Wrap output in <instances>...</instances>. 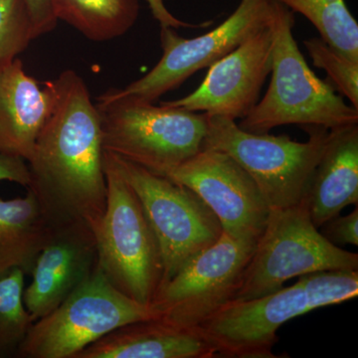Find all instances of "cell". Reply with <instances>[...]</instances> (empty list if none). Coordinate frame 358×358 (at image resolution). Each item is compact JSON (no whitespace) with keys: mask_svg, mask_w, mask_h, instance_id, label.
<instances>
[{"mask_svg":"<svg viewBox=\"0 0 358 358\" xmlns=\"http://www.w3.org/2000/svg\"><path fill=\"white\" fill-rule=\"evenodd\" d=\"M107 207L96 232L98 263L114 287L150 306L164 281L159 242L138 195L103 152Z\"/></svg>","mask_w":358,"mask_h":358,"instance_id":"6","label":"cell"},{"mask_svg":"<svg viewBox=\"0 0 358 358\" xmlns=\"http://www.w3.org/2000/svg\"><path fill=\"white\" fill-rule=\"evenodd\" d=\"M0 181H10L27 187L30 173L26 160L0 152Z\"/></svg>","mask_w":358,"mask_h":358,"instance_id":"26","label":"cell"},{"mask_svg":"<svg viewBox=\"0 0 358 358\" xmlns=\"http://www.w3.org/2000/svg\"><path fill=\"white\" fill-rule=\"evenodd\" d=\"M162 176L196 193L226 234L253 242L262 235L270 208L254 179L230 155L202 148Z\"/></svg>","mask_w":358,"mask_h":358,"instance_id":"12","label":"cell"},{"mask_svg":"<svg viewBox=\"0 0 358 358\" xmlns=\"http://www.w3.org/2000/svg\"><path fill=\"white\" fill-rule=\"evenodd\" d=\"M30 21L33 39L51 32L57 25L52 0H24Z\"/></svg>","mask_w":358,"mask_h":358,"instance_id":"25","label":"cell"},{"mask_svg":"<svg viewBox=\"0 0 358 358\" xmlns=\"http://www.w3.org/2000/svg\"><path fill=\"white\" fill-rule=\"evenodd\" d=\"M58 20L92 41L117 38L131 29L140 14L138 0H52Z\"/></svg>","mask_w":358,"mask_h":358,"instance_id":"19","label":"cell"},{"mask_svg":"<svg viewBox=\"0 0 358 358\" xmlns=\"http://www.w3.org/2000/svg\"><path fill=\"white\" fill-rule=\"evenodd\" d=\"M154 317L150 306L120 292L98 263L88 279L58 308L34 322L15 357L74 358L115 329Z\"/></svg>","mask_w":358,"mask_h":358,"instance_id":"8","label":"cell"},{"mask_svg":"<svg viewBox=\"0 0 358 358\" xmlns=\"http://www.w3.org/2000/svg\"><path fill=\"white\" fill-rule=\"evenodd\" d=\"M357 294V270L312 273L299 277L293 286L260 298L231 301L196 329L214 346L217 357L275 358L273 348L282 324Z\"/></svg>","mask_w":358,"mask_h":358,"instance_id":"2","label":"cell"},{"mask_svg":"<svg viewBox=\"0 0 358 358\" xmlns=\"http://www.w3.org/2000/svg\"><path fill=\"white\" fill-rule=\"evenodd\" d=\"M273 0H242L229 17L212 31L185 39L173 27L162 26V57L145 76L117 90L122 95L155 103L160 96L178 88L197 71L210 67L224 56L268 24Z\"/></svg>","mask_w":358,"mask_h":358,"instance_id":"11","label":"cell"},{"mask_svg":"<svg viewBox=\"0 0 358 358\" xmlns=\"http://www.w3.org/2000/svg\"><path fill=\"white\" fill-rule=\"evenodd\" d=\"M272 79L265 96L257 103L240 127L266 134L285 124L317 126L327 129L358 124V110L346 105L334 86L308 67L294 38V14L273 0Z\"/></svg>","mask_w":358,"mask_h":358,"instance_id":"3","label":"cell"},{"mask_svg":"<svg viewBox=\"0 0 358 358\" xmlns=\"http://www.w3.org/2000/svg\"><path fill=\"white\" fill-rule=\"evenodd\" d=\"M25 275L20 268L0 275V358L15 357L34 324L23 303Z\"/></svg>","mask_w":358,"mask_h":358,"instance_id":"21","label":"cell"},{"mask_svg":"<svg viewBox=\"0 0 358 358\" xmlns=\"http://www.w3.org/2000/svg\"><path fill=\"white\" fill-rule=\"evenodd\" d=\"M301 128L308 134L306 143L287 136L249 133L233 120L208 115L202 148L225 152L236 160L254 179L270 210L289 208L305 199L331 131L317 126Z\"/></svg>","mask_w":358,"mask_h":358,"instance_id":"5","label":"cell"},{"mask_svg":"<svg viewBox=\"0 0 358 358\" xmlns=\"http://www.w3.org/2000/svg\"><path fill=\"white\" fill-rule=\"evenodd\" d=\"M98 266L96 234L82 224L52 227L23 292V303L34 322L58 308Z\"/></svg>","mask_w":358,"mask_h":358,"instance_id":"14","label":"cell"},{"mask_svg":"<svg viewBox=\"0 0 358 358\" xmlns=\"http://www.w3.org/2000/svg\"><path fill=\"white\" fill-rule=\"evenodd\" d=\"M215 348L197 329L159 319L131 322L106 334L74 358H213Z\"/></svg>","mask_w":358,"mask_h":358,"instance_id":"16","label":"cell"},{"mask_svg":"<svg viewBox=\"0 0 358 358\" xmlns=\"http://www.w3.org/2000/svg\"><path fill=\"white\" fill-rule=\"evenodd\" d=\"M33 40L24 0H0V70L13 63Z\"/></svg>","mask_w":358,"mask_h":358,"instance_id":"23","label":"cell"},{"mask_svg":"<svg viewBox=\"0 0 358 358\" xmlns=\"http://www.w3.org/2000/svg\"><path fill=\"white\" fill-rule=\"evenodd\" d=\"M55 82L57 103L27 160L26 189L51 227L82 224L96 234L108 199L100 115L76 72L65 71Z\"/></svg>","mask_w":358,"mask_h":358,"instance_id":"1","label":"cell"},{"mask_svg":"<svg viewBox=\"0 0 358 358\" xmlns=\"http://www.w3.org/2000/svg\"><path fill=\"white\" fill-rule=\"evenodd\" d=\"M273 43L270 20L210 66L203 82L190 95L162 103L233 121L244 119L258 103L266 78L272 70Z\"/></svg>","mask_w":358,"mask_h":358,"instance_id":"13","label":"cell"},{"mask_svg":"<svg viewBox=\"0 0 358 358\" xmlns=\"http://www.w3.org/2000/svg\"><path fill=\"white\" fill-rule=\"evenodd\" d=\"M58 99L55 80L39 83L16 58L0 70V152L31 157L37 138Z\"/></svg>","mask_w":358,"mask_h":358,"instance_id":"15","label":"cell"},{"mask_svg":"<svg viewBox=\"0 0 358 358\" xmlns=\"http://www.w3.org/2000/svg\"><path fill=\"white\" fill-rule=\"evenodd\" d=\"M357 268V254L327 241L313 225L305 199L289 208L271 209L234 300L274 293L284 282L301 275Z\"/></svg>","mask_w":358,"mask_h":358,"instance_id":"7","label":"cell"},{"mask_svg":"<svg viewBox=\"0 0 358 358\" xmlns=\"http://www.w3.org/2000/svg\"><path fill=\"white\" fill-rule=\"evenodd\" d=\"M322 234L327 241L336 246L338 245H358V208L346 216H336L331 220L327 221L324 225Z\"/></svg>","mask_w":358,"mask_h":358,"instance_id":"24","label":"cell"},{"mask_svg":"<svg viewBox=\"0 0 358 358\" xmlns=\"http://www.w3.org/2000/svg\"><path fill=\"white\" fill-rule=\"evenodd\" d=\"M109 155L138 195L157 236L164 263V284L200 252L216 243L223 234L222 226L190 188Z\"/></svg>","mask_w":358,"mask_h":358,"instance_id":"9","label":"cell"},{"mask_svg":"<svg viewBox=\"0 0 358 358\" xmlns=\"http://www.w3.org/2000/svg\"><path fill=\"white\" fill-rule=\"evenodd\" d=\"M289 10L303 14L320 36L333 47L358 62V24L345 0H277Z\"/></svg>","mask_w":358,"mask_h":358,"instance_id":"20","label":"cell"},{"mask_svg":"<svg viewBox=\"0 0 358 358\" xmlns=\"http://www.w3.org/2000/svg\"><path fill=\"white\" fill-rule=\"evenodd\" d=\"M305 199L317 229L345 207L357 205L358 124L329 131Z\"/></svg>","mask_w":358,"mask_h":358,"instance_id":"17","label":"cell"},{"mask_svg":"<svg viewBox=\"0 0 358 358\" xmlns=\"http://www.w3.org/2000/svg\"><path fill=\"white\" fill-rule=\"evenodd\" d=\"M256 243L223 232L216 243L159 287L150 303L155 319L196 329L234 300Z\"/></svg>","mask_w":358,"mask_h":358,"instance_id":"10","label":"cell"},{"mask_svg":"<svg viewBox=\"0 0 358 358\" xmlns=\"http://www.w3.org/2000/svg\"><path fill=\"white\" fill-rule=\"evenodd\" d=\"M147 2L152 10V15L155 16V20L159 21L160 25L169 26V27H189V26H192L174 17L173 14L167 10L164 0H147Z\"/></svg>","mask_w":358,"mask_h":358,"instance_id":"27","label":"cell"},{"mask_svg":"<svg viewBox=\"0 0 358 358\" xmlns=\"http://www.w3.org/2000/svg\"><path fill=\"white\" fill-rule=\"evenodd\" d=\"M51 230L31 192L20 199H0V275L13 268L31 275Z\"/></svg>","mask_w":358,"mask_h":358,"instance_id":"18","label":"cell"},{"mask_svg":"<svg viewBox=\"0 0 358 358\" xmlns=\"http://www.w3.org/2000/svg\"><path fill=\"white\" fill-rule=\"evenodd\" d=\"M103 152L164 176L203 147L208 115L122 95L99 96Z\"/></svg>","mask_w":358,"mask_h":358,"instance_id":"4","label":"cell"},{"mask_svg":"<svg viewBox=\"0 0 358 358\" xmlns=\"http://www.w3.org/2000/svg\"><path fill=\"white\" fill-rule=\"evenodd\" d=\"M313 65L326 71L336 89L358 110V62L329 46L322 38L303 42Z\"/></svg>","mask_w":358,"mask_h":358,"instance_id":"22","label":"cell"}]
</instances>
